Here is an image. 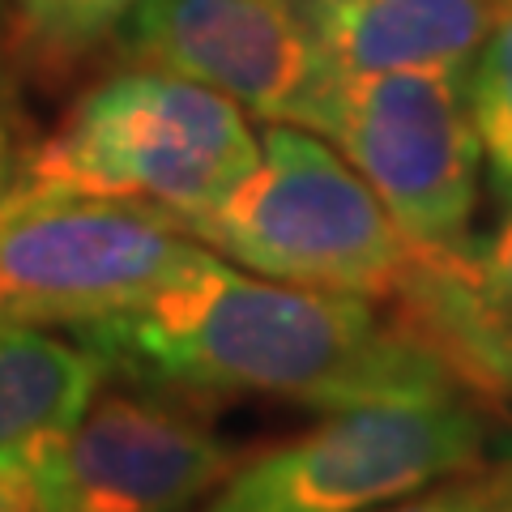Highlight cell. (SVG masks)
Listing matches in <instances>:
<instances>
[{
    "label": "cell",
    "instance_id": "obj_1",
    "mask_svg": "<svg viewBox=\"0 0 512 512\" xmlns=\"http://www.w3.org/2000/svg\"><path fill=\"white\" fill-rule=\"evenodd\" d=\"M69 333L107 372L154 389L256 393L316 410L466 393L423 333L380 299L274 282L210 248L150 299Z\"/></svg>",
    "mask_w": 512,
    "mask_h": 512
},
{
    "label": "cell",
    "instance_id": "obj_2",
    "mask_svg": "<svg viewBox=\"0 0 512 512\" xmlns=\"http://www.w3.org/2000/svg\"><path fill=\"white\" fill-rule=\"evenodd\" d=\"M261 158L248 111L167 69H128L94 86L18 167L0 210L30 201H137L175 218L214 205Z\"/></svg>",
    "mask_w": 512,
    "mask_h": 512
},
{
    "label": "cell",
    "instance_id": "obj_3",
    "mask_svg": "<svg viewBox=\"0 0 512 512\" xmlns=\"http://www.w3.org/2000/svg\"><path fill=\"white\" fill-rule=\"evenodd\" d=\"M175 227L248 274L380 303L402 291L427 252L363 175L299 124H269L256 167Z\"/></svg>",
    "mask_w": 512,
    "mask_h": 512
},
{
    "label": "cell",
    "instance_id": "obj_4",
    "mask_svg": "<svg viewBox=\"0 0 512 512\" xmlns=\"http://www.w3.org/2000/svg\"><path fill=\"white\" fill-rule=\"evenodd\" d=\"M483 457V414L466 397L372 402L235 466L197 512H376Z\"/></svg>",
    "mask_w": 512,
    "mask_h": 512
},
{
    "label": "cell",
    "instance_id": "obj_5",
    "mask_svg": "<svg viewBox=\"0 0 512 512\" xmlns=\"http://www.w3.org/2000/svg\"><path fill=\"white\" fill-rule=\"evenodd\" d=\"M308 128L363 175L419 248L470 252L483 146L461 69L338 73Z\"/></svg>",
    "mask_w": 512,
    "mask_h": 512
},
{
    "label": "cell",
    "instance_id": "obj_6",
    "mask_svg": "<svg viewBox=\"0 0 512 512\" xmlns=\"http://www.w3.org/2000/svg\"><path fill=\"white\" fill-rule=\"evenodd\" d=\"M205 256L171 214L137 201H30L0 210V325L77 329L150 299Z\"/></svg>",
    "mask_w": 512,
    "mask_h": 512
},
{
    "label": "cell",
    "instance_id": "obj_7",
    "mask_svg": "<svg viewBox=\"0 0 512 512\" xmlns=\"http://www.w3.org/2000/svg\"><path fill=\"white\" fill-rule=\"evenodd\" d=\"M239 466L201 419L158 397H94L26 478L30 512H197Z\"/></svg>",
    "mask_w": 512,
    "mask_h": 512
},
{
    "label": "cell",
    "instance_id": "obj_8",
    "mask_svg": "<svg viewBox=\"0 0 512 512\" xmlns=\"http://www.w3.org/2000/svg\"><path fill=\"white\" fill-rule=\"evenodd\" d=\"M120 39L141 64L210 86L269 124L308 128L338 77L295 0H137Z\"/></svg>",
    "mask_w": 512,
    "mask_h": 512
},
{
    "label": "cell",
    "instance_id": "obj_9",
    "mask_svg": "<svg viewBox=\"0 0 512 512\" xmlns=\"http://www.w3.org/2000/svg\"><path fill=\"white\" fill-rule=\"evenodd\" d=\"M333 73L470 69L491 26V0H295Z\"/></svg>",
    "mask_w": 512,
    "mask_h": 512
},
{
    "label": "cell",
    "instance_id": "obj_10",
    "mask_svg": "<svg viewBox=\"0 0 512 512\" xmlns=\"http://www.w3.org/2000/svg\"><path fill=\"white\" fill-rule=\"evenodd\" d=\"M107 363L69 333L0 325V474L30 478L39 457L103 393Z\"/></svg>",
    "mask_w": 512,
    "mask_h": 512
},
{
    "label": "cell",
    "instance_id": "obj_11",
    "mask_svg": "<svg viewBox=\"0 0 512 512\" xmlns=\"http://www.w3.org/2000/svg\"><path fill=\"white\" fill-rule=\"evenodd\" d=\"M466 94L491 188L512 205V0H491V26L466 69Z\"/></svg>",
    "mask_w": 512,
    "mask_h": 512
},
{
    "label": "cell",
    "instance_id": "obj_12",
    "mask_svg": "<svg viewBox=\"0 0 512 512\" xmlns=\"http://www.w3.org/2000/svg\"><path fill=\"white\" fill-rule=\"evenodd\" d=\"M133 5L137 0H18L30 39L64 56L120 30Z\"/></svg>",
    "mask_w": 512,
    "mask_h": 512
},
{
    "label": "cell",
    "instance_id": "obj_13",
    "mask_svg": "<svg viewBox=\"0 0 512 512\" xmlns=\"http://www.w3.org/2000/svg\"><path fill=\"white\" fill-rule=\"evenodd\" d=\"M470 265H474L478 282H483L504 308H512V205H508V218L483 239V244L478 248L470 244Z\"/></svg>",
    "mask_w": 512,
    "mask_h": 512
},
{
    "label": "cell",
    "instance_id": "obj_14",
    "mask_svg": "<svg viewBox=\"0 0 512 512\" xmlns=\"http://www.w3.org/2000/svg\"><path fill=\"white\" fill-rule=\"evenodd\" d=\"M376 512H491L483 487H478V478H448V483H436L419 495H406V500L397 504H384Z\"/></svg>",
    "mask_w": 512,
    "mask_h": 512
},
{
    "label": "cell",
    "instance_id": "obj_15",
    "mask_svg": "<svg viewBox=\"0 0 512 512\" xmlns=\"http://www.w3.org/2000/svg\"><path fill=\"white\" fill-rule=\"evenodd\" d=\"M474 478H478V487H483L491 512H512V453H504L491 470L474 474Z\"/></svg>",
    "mask_w": 512,
    "mask_h": 512
},
{
    "label": "cell",
    "instance_id": "obj_16",
    "mask_svg": "<svg viewBox=\"0 0 512 512\" xmlns=\"http://www.w3.org/2000/svg\"><path fill=\"white\" fill-rule=\"evenodd\" d=\"M18 180V146H13V116L5 103V82H0V201Z\"/></svg>",
    "mask_w": 512,
    "mask_h": 512
},
{
    "label": "cell",
    "instance_id": "obj_17",
    "mask_svg": "<svg viewBox=\"0 0 512 512\" xmlns=\"http://www.w3.org/2000/svg\"><path fill=\"white\" fill-rule=\"evenodd\" d=\"M0 512H30V495L22 478L0 474Z\"/></svg>",
    "mask_w": 512,
    "mask_h": 512
}]
</instances>
